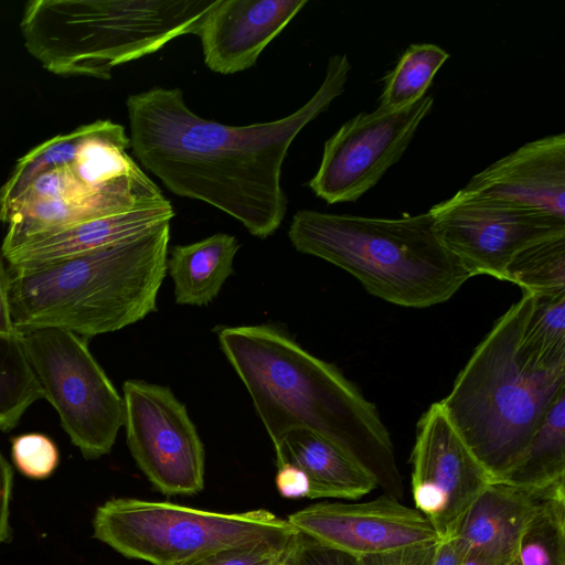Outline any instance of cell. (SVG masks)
I'll return each instance as SVG.
<instances>
[{
	"instance_id": "31",
	"label": "cell",
	"mask_w": 565,
	"mask_h": 565,
	"mask_svg": "<svg viewBox=\"0 0 565 565\" xmlns=\"http://www.w3.org/2000/svg\"><path fill=\"white\" fill-rule=\"evenodd\" d=\"M282 562L285 565H358L355 557L326 546L298 531Z\"/></svg>"
},
{
	"instance_id": "21",
	"label": "cell",
	"mask_w": 565,
	"mask_h": 565,
	"mask_svg": "<svg viewBox=\"0 0 565 565\" xmlns=\"http://www.w3.org/2000/svg\"><path fill=\"white\" fill-rule=\"evenodd\" d=\"M501 481L535 493L565 489V392L551 405Z\"/></svg>"
},
{
	"instance_id": "27",
	"label": "cell",
	"mask_w": 565,
	"mask_h": 565,
	"mask_svg": "<svg viewBox=\"0 0 565 565\" xmlns=\"http://www.w3.org/2000/svg\"><path fill=\"white\" fill-rule=\"evenodd\" d=\"M89 124L75 130L57 135L23 156L14 167L10 178L0 190V223L11 204L42 174L70 167L78 146L86 137Z\"/></svg>"
},
{
	"instance_id": "36",
	"label": "cell",
	"mask_w": 565,
	"mask_h": 565,
	"mask_svg": "<svg viewBox=\"0 0 565 565\" xmlns=\"http://www.w3.org/2000/svg\"><path fill=\"white\" fill-rule=\"evenodd\" d=\"M463 554L454 537L440 540L426 565H459Z\"/></svg>"
},
{
	"instance_id": "26",
	"label": "cell",
	"mask_w": 565,
	"mask_h": 565,
	"mask_svg": "<svg viewBox=\"0 0 565 565\" xmlns=\"http://www.w3.org/2000/svg\"><path fill=\"white\" fill-rule=\"evenodd\" d=\"M503 280L524 292H565V235L550 237L520 250L508 264Z\"/></svg>"
},
{
	"instance_id": "25",
	"label": "cell",
	"mask_w": 565,
	"mask_h": 565,
	"mask_svg": "<svg viewBox=\"0 0 565 565\" xmlns=\"http://www.w3.org/2000/svg\"><path fill=\"white\" fill-rule=\"evenodd\" d=\"M519 342L522 352L541 364L565 363V292L532 294Z\"/></svg>"
},
{
	"instance_id": "18",
	"label": "cell",
	"mask_w": 565,
	"mask_h": 565,
	"mask_svg": "<svg viewBox=\"0 0 565 565\" xmlns=\"http://www.w3.org/2000/svg\"><path fill=\"white\" fill-rule=\"evenodd\" d=\"M277 466L301 469L309 480V499L356 501L379 487L375 475L333 441L307 429L288 433L275 448Z\"/></svg>"
},
{
	"instance_id": "24",
	"label": "cell",
	"mask_w": 565,
	"mask_h": 565,
	"mask_svg": "<svg viewBox=\"0 0 565 565\" xmlns=\"http://www.w3.org/2000/svg\"><path fill=\"white\" fill-rule=\"evenodd\" d=\"M514 565H565V490L551 493L524 527Z\"/></svg>"
},
{
	"instance_id": "28",
	"label": "cell",
	"mask_w": 565,
	"mask_h": 565,
	"mask_svg": "<svg viewBox=\"0 0 565 565\" xmlns=\"http://www.w3.org/2000/svg\"><path fill=\"white\" fill-rule=\"evenodd\" d=\"M294 535L221 548L185 565H276L284 559Z\"/></svg>"
},
{
	"instance_id": "37",
	"label": "cell",
	"mask_w": 565,
	"mask_h": 565,
	"mask_svg": "<svg viewBox=\"0 0 565 565\" xmlns=\"http://www.w3.org/2000/svg\"><path fill=\"white\" fill-rule=\"evenodd\" d=\"M459 565H497L495 563L477 555H463Z\"/></svg>"
},
{
	"instance_id": "22",
	"label": "cell",
	"mask_w": 565,
	"mask_h": 565,
	"mask_svg": "<svg viewBox=\"0 0 565 565\" xmlns=\"http://www.w3.org/2000/svg\"><path fill=\"white\" fill-rule=\"evenodd\" d=\"M41 398L44 393L26 358L22 333L0 332V430L14 428L25 411Z\"/></svg>"
},
{
	"instance_id": "19",
	"label": "cell",
	"mask_w": 565,
	"mask_h": 565,
	"mask_svg": "<svg viewBox=\"0 0 565 565\" xmlns=\"http://www.w3.org/2000/svg\"><path fill=\"white\" fill-rule=\"evenodd\" d=\"M241 244L226 233H217L186 245H175L167 258L173 280L175 302L205 306L234 273V257Z\"/></svg>"
},
{
	"instance_id": "23",
	"label": "cell",
	"mask_w": 565,
	"mask_h": 565,
	"mask_svg": "<svg viewBox=\"0 0 565 565\" xmlns=\"http://www.w3.org/2000/svg\"><path fill=\"white\" fill-rule=\"evenodd\" d=\"M448 57L449 53L435 44L409 45L384 78L379 108L394 111L418 102Z\"/></svg>"
},
{
	"instance_id": "20",
	"label": "cell",
	"mask_w": 565,
	"mask_h": 565,
	"mask_svg": "<svg viewBox=\"0 0 565 565\" xmlns=\"http://www.w3.org/2000/svg\"><path fill=\"white\" fill-rule=\"evenodd\" d=\"M164 200L152 201L134 194L104 193L83 199L36 202L10 215L6 223L8 228L1 252L39 234Z\"/></svg>"
},
{
	"instance_id": "6",
	"label": "cell",
	"mask_w": 565,
	"mask_h": 565,
	"mask_svg": "<svg viewBox=\"0 0 565 565\" xmlns=\"http://www.w3.org/2000/svg\"><path fill=\"white\" fill-rule=\"evenodd\" d=\"M216 0H33L20 22L24 45L49 72L110 78L111 68L198 35Z\"/></svg>"
},
{
	"instance_id": "34",
	"label": "cell",
	"mask_w": 565,
	"mask_h": 565,
	"mask_svg": "<svg viewBox=\"0 0 565 565\" xmlns=\"http://www.w3.org/2000/svg\"><path fill=\"white\" fill-rule=\"evenodd\" d=\"M12 484V468L0 452V544L6 542L10 535L9 510Z\"/></svg>"
},
{
	"instance_id": "39",
	"label": "cell",
	"mask_w": 565,
	"mask_h": 565,
	"mask_svg": "<svg viewBox=\"0 0 565 565\" xmlns=\"http://www.w3.org/2000/svg\"><path fill=\"white\" fill-rule=\"evenodd\" d=\"M511 565H514V563H512Z\"/></svg>"
},
{
	"instance_id": "11",
	"label": "cell",
	"mask_w": 565,
	"mask_h": 565,
	"mask_svg": "<svg viewBox=\"0 0 565 565\" xmlns=\"http://www.w3.org/2000/svg\"><path fill=\"white\" fill-rule=\"evenodd\" d=\"M429 212L444 245L470 275L503 280L515 254L543 239L565 235V218L515 207L459 190Z\"/></svg>"
},
{
	"instance_id": "14",
	"label": "cell",
	"mask_w": 565,
	"mask_h": 565,
	"mask_svg": "<svg viewBox=\"0 0 565 565\" xmlns=\"http://www.w3.org/2000/svg\"><path fill=\"white\" fill-rule=\"evenodd\" d=\"M462 190L565 218V134L523 145L475 174Z\"/></svg>"
},
{
	"instance_id": "16",
	"label": "cell",
	"mask_w": 565,
	"mask_h": 565,
	"mask_svg": "<svg viewBox=\"0 0 565 565\" xmlns=\"http://www.w3.org/2000/svg\"><path fill=\"white\" fill-rule=\"evenodd\" d=\"M173 216L167 199L29 237L1 254L11 268L42 265L132 238Z\"/></svg>"
},
{
	"instance_id": "33",
	"label": "cell",
	"mask_w": 565,
	"mask_h": 565,
	"mask_svg": "<svg viewBox=\"0 0 565 565\" xmlns=\"http://www.w3.org/2000/svg\"><path fill=\"white\" fill-rule=\"evenodd\" d=\"M277 467L275 482L279 494L288 499L308 498L310 486L306 473L288 462Z\"/></svg>"
},
{
	"instance_id": "13",
	"label": "cell",
	"mask_w": 565,
	"mask_h": 565,
	"mask_svg": "<svg viewBox=\"0 0 565 565\" xmlns=\"http://www.w3.org/2000/svg\"><path fill=\"white\" fill-rule=\"evenodd\" d=\"M356 501L311 504L287 520L298 532L355 558L440 541L431 523L398 499L384 493Z\"/></svg>"
},
{
	"instance_id": "30",
	"label": "cell",
	"mask_w": 565,
	"mask_h": 565,
	"mask_svg": "<svg viewBox=\"0 0 565 565\" xmlns=\"http://www.w3.org/2000/svg\"><path fill=\"white\" fill-rule=\"evenodd\" d=\"M12 460L18 470L31 479H45L56 469L60 454L55 443L46 435L28 433L11 440Z\"/></svg>"
},
{
	"instance_id": "3",
	"label": "cell",
	"mask_w": 565,
	"mask_h": 565,
	"mask_svg": "<svg viewBox=\"0 0 565 565\" xmlns=\"http://www.w3.org/2000/svg\"><path fill=\"white\" fill-rule=\"evenodd\" d=\"M169 242L170 222H166L71 258L9 267V300L17 329L55 328L88 339L142 320L157 310Z\"/></svg>"
},
{
	"instance_id": "9",
	"label": "cell",
	"mask_w": 565,
	"mask_h": 565,
	"mask_svg": "<svg viewBox=\"0 0 565 565\" xmlns=\"http://www.w3.org/2000/svg\"><path fill=\"white\" fill-rule=\"evenodd\" d=\"M127 445L139 469L167 495H192L204 487L205 452L193 422L167 386L124 383Z\"/></svg>"
},
{
	"instance_id": "32",
	"label": "cell",
	"mask_w": 565,
	"mask_h": 565,
	"mask_svg": "<svg viewBox=\"0 0 565 565\" xmlns=\"http://www.w3.org/2000/svg\"><path fill=\"white\" fill-rule=\"evenodd\" d=\"M437 543L359 557L358 565H426Z\"/></svg>"
},
{
	"instance_id": "10",
	"label": "cell",
	"mask_w": 565,
	"mask_h": 565,
	"mask_svg": "<svg viewBox=\"0 0 565 565\" xmlns=\"http://www.w3.org/2000/svg\"><path fill=\"white\" fill-rule=\"evenodd\" d=\"M433 105L425 95L398 110L358 114L326 141L308 186L329 204L356 201L399 161Z\"/></svg>"
},
{
	"instance_id": "1",
	"label": "cell",
	"mask_w": 565,
	"mask_h": 565,
	"mask_svg": "<svg viewBox=\"0 0 565 565\" xmlns=\"http://www.w3.org/2000/svg\"><path fill=\"white\" fill-rule=\"evenodd\" d=\"M350 70L345 54L330 56L321 85L305 105L284 118L247 126L200 117L180 88L129 95L130 148L171 192L205 202L266 238L287 212L281 170L288 150L302 128L344 92Z\"/></svg>"
},
{
	"instance_id": "29",
	"label": "cell",
	"mask_w": 565,
	"mask_h": 565,
	"mask_svg": "<svg viewBox=\"0 0 565 565\" xmlns=\"http://www.w3.org/2000/svg\"><path fill=\"white\" fill-rule=\"evenodd\" d=\"M108 193H121V192H108ZM104 194V193H97ZM88 193L72 174L68 167L49 171L36 180H34L28 189L11 204L8 210L3 223L6 224L10 215L26 205L51 200H72L83 199L92 195ZM131 194V193H126ZM137 195V194H134ZM140 196V195H138ZM145 198V196H141ZM148 199V198H145ZM152 200V199H148ZM163 200V199H162ZM160 201V200H152Z\"/></svg>"
},
{
	"instance_id": "4",
	"label": "cell",
	"mask_w": 565,
	"mask_h": 565,
	"mask_svg": "<svg viewBox=\"0 0 565 565\" xmlns=\"http://www.w3.org/2000/svg\"><path fill=\"white\" fill-rule=\"evenodd\" d=\"M532 301L524 292L493 324L440 401L449 422L494 479L514 466L555 399L565 363L541 364L520 349Z\"/></svg>"
},
{
	"instance_id": "2",
	"label": "cell",
	"mask_w": 565,
	"mask_h": 565,
	"mask_svg": "<svg viewBox=\"0 0 565 565\" xmlns=\"http://www.w3.org/2000/svg\"><path fill=\"white\" fill-rule=\"evenodd\" d=\"M218 342L274 448L292 430H310L360 460L385 494L402 499L391 435L375 405L338 367L268 324L223 328Z\"/></svg>"
},
{
	"instance_id": "35",
	"label": "cell",
	"mask_w": 565,
	"mask_h": 565,
	"mask_svg": "<svg viewBox=\"0 0 565 565\" xmlns=\"http://www.w3.org/2000/svg\"><path fill=\"white\" fill-rule=\"evenodd\" d=\"M0 332L10 335L21 334L12 318L9 289H8V271L0 257Z\"/></svg>"
},
{
	"instance_id": "12",
	"label": "cell",
	"mask_w": 565,
	"mask_h": 565,
	"mask_svg": "<svg viewBox=\"0 0 565 565\" xmlns=\"http://www.w3.org/2000/svg\"><path fill=\"white\" fill-rule=\"evenodd\" d=\"M415 509L440 540L456 533L465 513L495 482L454 428L439 402L422 415L411 454Z\"/></svg>"
},
{
	"instance_id": "8",
	"label": "cell",
	"mask_w": 565,
	"mask_h": 565,
	"mask_svg": "<svg viewBox=\"0 0 565 565\" xmlns=\"http://www.w3.org/2000/svg\"><path fill=\"white\" fill-rule=\"evenodd\" d=\"M26 358L72 444L86 459L110 452L125 425V402L90 353L87 339L42 328L22 332Z\"/></svg>"
},
{
	"instance_id": "5",
	"label": "cell",
	"mask_w": 565,
	"mask_h": 565,
	"mask_svg": "<svg viewBox=\"0 0 565 565\" xmlns=\"http://www.w3.org/2000/svg\"><path fill=\"white\" fill-rule=\"evenodd\" d=\"M288 237L298 252L344 269L371 295L402 307L443 303L472 277L441 242L429 211L377 218L300 210Z\"/></svg>"
},
{
	"instance_id": "15",
	"label": "cell",
	"mask_w": 565,
	"mask_h": 565,
	"mask_svg": "<svg viewBox=\"0 0 565 565\" xmlns=\"http://www.w3.org/2000/svg\"><path fill=\"white\" fill-rule=\"evenodd\" d=\"M307 0H216L198 36L205 65L228 75L254 66Z\"/></svg>"
},
{
	"instance_id": "38",
	"label": "cell",
	"mask_w": 565,
	"mask_h": 565,
	"mask_svg": "<svg viewBox=\"0 0 565 565\" xmlns=\"http://www.w3.org/2000/svg\"><path fill=\"white\" fill-rule=\"evenodd\" d=\"M284 561V559H282ZM280 561L279 563H277L276 565H285L284 562Z\"/></svg>"
},
{
	"instance_id": "17",
	"label": "cell",
	"mask_w": 565,
	"mask_h": 565,
	"mask_svg": "<svg viewBox=\"0 0 565 565\" xmlns=\"http://www.w3.org/2000/svg\"><path fill=\"white\" fill-rule=\"evenodd\" d=\"M554 492L535 493L495 481L473 501L451 537L463 555L511 565L524 527L544 497Z\"/></svg>"
},
{
	"instance_id": "7",
	"label": "cell",
	"mask_w": 565,
	"mask_h": 565,
	"mask_svg": "<svg viewBox=\"0 0 565 565\" xmlns=\"http://www.w3.org/2000/svg\"><path fill=\"white\" fill-rule=\"evenodd\" d=\"M93 527L97 540L125 557L152 565H185L221 548L297 532L265 509L225 513L135 498L99 505Z\"/></svg>"
}]
</instances>
